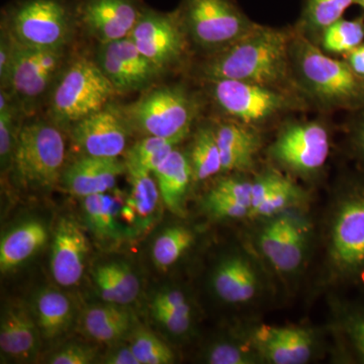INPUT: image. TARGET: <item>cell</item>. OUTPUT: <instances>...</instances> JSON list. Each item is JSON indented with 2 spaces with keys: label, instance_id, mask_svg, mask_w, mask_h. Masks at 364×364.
Wrapping results in <instances>:
<instances>
[{
  "label": "cell",
  "instance_id": "6da1fadb",
  "mask_svg": "<svg viewBox=\"0 0 364 364\" xmlns=\"http://www.w3.org/2000/svg\"><path fill=\"white\" fill-rule=\"evenodd\" d=\"M289 37L277 28L256 25L250 32L210 53L200 73L207 81L239 80L274 86L287 77Z\"/></svg>",
  "mask_w": 364,
  "mask_h": 364
},
{
  "label": "cell",
  "instance_id": "7a4b0ae2",
  "mask_svg": "<svg viewBox=\"0 0 364 364\" xmlns=\"http://www.w3.org/2000/svg\"><path fill=\"white\" fill-rule=\"evenodd\" d=\"M327 257L332 277L364 286V186L353 184L335 202L328 230Z\"/></svg>",
  "mask_w": 364,
  "mask_h": 364
},
{
  "label": "cell",
  "instance_id": "3957f363",
  "mask_svg": "<svg viewBox=\"0 0 364 364\" xmlns=\"http://www.w3.org/2000/svg\"><path fill=\"white\" fill-rule=\"evenodd\" d=\"M116 93L95 60H74L64 67L50 91L52 121L60 126H73L107 107Z\"/></svg>",
  "mask_w": 364,
  "mask_h": 364
},
{
  "label": "cell",
  "instance_id": "277c9868",
  "mask_svg": "<svg viewBox=\"0 0 364 364\" xmlns=\"http://www.w3.org/2000/svg\"><path fill=\"white\" fill-rule=\"evenodd\" d=\"M65 158V139L58 126L35 121L21 127L11 166L20 186L47 191L61 182Z\"/></svg>",
  "mask_w": 364,
  "mask_h": 364
},
{
  "label": "cell",
  "instance_id": "5b68a950",
  "mask_svg": "<svg viewBox=\"0 0 364 364\" xmlns=\"http://www.w3.org/2000/svg\"><path fill=\"white\" fill-rule=\"evenodd\" d=\"M132 130L181 143L198 114L195 98L181 86H160L143 93L123 109Z\"/></svg>",
  "mask_w": 364,
  "mask_h": 364
},
{
  "label": "cell",
  "instance_id": "8992f818",
  "mask_svg": "<svg viewBox=\"0 0 364 364\" xmlns=\"http://www.w3.org/2000/svg\"><path fill=\"white\" fill-rule=\"evenodd\" d=\"M76 25L74 7L64 0H21L9 9L2 28L25 47L62 50Z\"/></svg>",
  "mask_w": 364,
  "mask_h": 364
},
{
  "label": "cell",
  "instance_id": "52a82bcc",
  "mask_svg": "<svg viewBox=\"0 0 364 364\" xmlns=\"http://www.w3.org/2000/svg\"><path fill=\"white\" fill-rule=\"evenodd\" d=\"M177 13L188 38L212 53L236 42L257 25L234 0H182Z\"/></svg>",
  "mask_w": 364,
  "mask_h": 364
},
{
  "label": "cell",
  "instance_id": "ba28073f",
  "mask_svg": "<svg viewBox=\"0 0 364 364\" xmlns=\"http://www.w3.org/2000/svg\"><path fill=\"white\" fill-rule=\"evenodd\" d=\"M296 65L306 87L328 105L351 104L364 95V80L345 60L333 59L310 41L296 42Z\"/></svg>",
  "mask_w": 364,
  "mask_h": 364
},
{
  "label": "cell",
  "instance_id": "9c48e42d",
  "mask_svg": "<svg viewBox=\"0 0 364 364\" xmlns=\"http://www.w3.org/2000/svg\"><path fill=\"white\" fill-rule=\"evenodd\" d=\"M65 66V49H36L14 41V61L7 90L13 93L23 112L31 111L46 93L51 91Z\"/></svg>",
  "mask_w": 364,
  "mask_h": 364
},
{
  "label": "cell",
  "instance_id": "30bf717a",
  "mask_svg": "<svg viewBox=\"0 0 364 364\" xmlns=\"http://www.w3.org/2000/svg\"><path fill=\"white\" fill-rule=\"evenodd\" d=\"M210 97L231 119L253 126L277 116L289 107V98L273 86L239 80H212Z\"/></svg>",
  "mask_w": 364,
  "mask_h": 364
},
{
  "label": "cell",
  "instance_id": "8fae6325",
  "mask_svg": "<svg viewBox=\"0 0 364 364\" xmlns=\"http://www.w3.org/2000/svg\"><path fill=\"white\" fill-rule=\"evenodd\" d=\"M310 239L308 222L299 215L284 212L269 218V221L261 228L257 246L277 272L291 275L303 267Z\"/></svg>",
  "mask_w": 364,
  "mask_h": 364
},
{
  "label": "cell",
  "instance_id": "7c38bea8",
  "mask_svg": "<svg viewBox=\"0 0 364 364\" xmlns=\"http://www.w3.org/2000/svg\"><path fill=\"white\" fill-rule=\"evenodd\" d=\"M129 38L163 72L182 58L188 35L177 11L166 14L144 7Z\"/></svg>",
  "mask_w": 364,
  "mask_h": 364
},
{
  "label": "cell",
  "instance_id": "4fadbf2b",
  "mask_svg": "<svg viewBox=\"0 0 364 364\" xmlns=\"http://www.w3.org/2000/svg\"><path fill=\"white\" fill-rule=\"evenodd\" d=\"M280 164L299 173H314L324 166L330 153L329 134L323 124L308 122L289 124L270 148Z\"/></svg>",
  "mask_w": 364,
  "mask_h": 364
},
{
  "label": "cell",
  "instance_id": "5bb4252c",
  "mask_svg": "<svg viewBox=\"0 0 364 364\" xmlns=\"http://www.w3.org/2000/svg\"><path fill=\"white\" fill-rule=\"evenodd\" d=\"M95 61L117 92L149 90L162 73L129 37L100 44Z\"/></svg>",
  "mask_w": 364,
  "mask_h": 364
},
{
  "label": "cell",
  "instance_id": "9a60e30c",
  "mask_svg": "<svg viewBox=\"0 0 364 364\" xmlns=\"http://www.w3.org/2000/svg\"><path fill=\"white\" fill-rule=\"evenodd\" d=\"M131 131L122 109L107 105L71 126V136L86 156L119 158L127 151Z\"/></svg>",
  "mask_w": 364,
  "mask_h": 364
},
{
  "label": "cell",
  "instance_id": "2e32d148",
  "mask_svg": "<svg viewBox=\"0 0 364 364\" xmlns=\"http://www.w3.org/2000/svg\"><path fill=\"white\" fill-rule=\"evenodd\" d=\"M144 7L139 0H78L76 23L98 44L131 35Z\"/></svg>",
  "mask_w": 364,
  "mask_h": 364
},
{
  "label": "cell",
  "instance_id": "e0dca14e",
  "mask_svg": "<svg viewBox=\"0 0 364 364\" xmlns=\"http://www.w3.org/2000/svg\"><path fill=\"white\" fill-rule=\"evenodd\" d=\"M250 346L273 364H304L315 352L314 334L305 328L262 325L251 334Z\"/></svg>",
  "mask_w": 364,
  "mask_h": 364
},
{
  "label": "cell",
  "instance_id": "ac0fdd59",
  "mask_svg": "<svg viewBox=\"0 0 364 364\" xmlns=\"http://www.w3.org/2000/svg\"><path fill=\"white\" fill-rule=\"evenodd\" d=\"M90 254V242L77 223L61 218L55 229L50 268L61 287H73L82 279Z\"/></svg>",
  "mask_w": 364,
  "mask_h": 364
},
{
  "label": "cell",
  "instance_id": "d6986e66",
  "mask_svg": "<svg viewBox=\"0 0 364 364\" xmlns=\"http://www.w3.org/2000/svg\"><path fill=\"white\" fill-rule=\"evenodd\" d=\"M124 172L126 164L119 158L83 155L64 169L61 182L69 193L82 198L109 193Z\"/></svg>",
  "mask_w": 364,
  "mask_h": 364
},
{
  "label": "cell",
  "instance_id": "ffe728a7",
  "mask_svg": "<svg viewBox=\"0 0 364 364\" xmlns=\"http://www.w3.org/2000/svg\"><path fill=\"white\" fill-rule=\"evenodd\" d=\"M39 326L32 310L21 301L7 304L0 321V349L9 358L28 361L41 346Z\"/></svg>",
  "mask_w": 364,
  "mask_h": 364
},
{
  "label": "cell",
  "instance_id": "44dd1931",
  "mask_svg": "<svg viewBox=\"0 0 364 364\" xmlns=\"http://www.w3.org/2000/svg\"><path fill=\"white\" fill-rule=\"evenodd\" d=\"M212 286L218 298L230 305H244L258 296L261 282L253 263L245 256L232 255L215 267Z\"/></svg>",
  "mask_w": 364,
  "mask_h": 364
},
{
  "label": "cell",
  "instance_id": "7402d4cb",
  "mask_svg": "<svg viewBox=\"0 0 364 364\" xmlns=\"http://www.w3.org/2000/svg\"><path fill=\"white\" fill-rule=\"evenodd\" d=\"M213 128L221 154L223 172L250 169L260 149L259 136L251 126L231 119L220 122Z\"/></svg>",
  "mask_w": 364,
  "mask_h": 364
},
{
  "label": "cell",
  "instance_id": "603a6c76",
  "mask_svg": "<svg viewBox=\"0 0 364 364\" xmlns=\"http://www.w3.org/2000/svg\"><path fill=\"white\" fill-rule=\"evenodd\" d=\"M165 207L174 215L186 214L184 200L193 176L188 156L183 152L172 151L169 157L153 172Z\"/></svg>",
  "mask_w": 364,
  "mask_h": 364
},
{
  "label": "cell",
  "instance_id": "cb8c5ba5",
  "mask_svg": "<svg viewBox=\"0 0 364 364\" xmlns=\"http://www.w3.org/2000/svg\"><path fill=\"white\" fill-rule=\"evenodd\" d=\"M47 239V228L37 220H28L14 227L0 242L1 272H9L21 267L42 249Z\"/></svg>",
  "mask_w": 364,
  "mask_h": 364
},
{
  "label": "cell",
  "instance_id": "d4e9b609",
  "mask_svg": "<svg viewBox=\"0 0 364 364\" xmlns=\"http://www.w3.org/2000/svg\"><path fill=\"white\" fill-rule=\"evenodd\" d=\"M81 325L91 339L116 344L134 328V316L126 306L105 303L92 306L83 313Z\"/></svg>",
  "mask_w": 364,
  "mask_h": 364
},
{
  "label": "cell",
  "instance_id": "484cf974",
  "mask_svg": "<svg viewBox=\"0 0 364 364\" xmlns=\"http://www.w3.org/2000/svg\"><path fill=\"white\" fill-rule=\"evenodd\" d=\"M127 173L131 189L122 208V219L124 223L142 230L149 226L156 215L161 196L156 179L151 173L136 170H128Z\"/></svg>",
  "mask_w": 364,
  "mask_h": 364
},
{
  "label": "cell",
  "instance_id": "4316f807",
  "mask_svg": "<svg viewBox=\"0 0 364 364\" xmlns=\"http://www.w3.org/2000/svg\"><path fill=\"white\" fill-rule=\"evenodd\" d=\"M32 311L42 337L47 340L58 338L73 322V304L65 294L56 289L38 291L33 296Z\"/></svg>",
  "mask_w": 364,
  "mask_h": 364
},
{
  "label": "cell",
  "instance_id": "83f0119b",
  "mask_svg": "<svg viewBox=\"0 0 364 364\" xmlns=\"http://www.w3.org/2000/svg\"><path fill=\"white\" fill-rule=\"evenodd\" d=\"M98 294L105 303L128 306L140 293V282L133 268L124 262L98 265L92 273Z\"/></svg>",
  "mask_w": 364,
  "mask_h": 364
},
{
  "label": "cell",
  "instance_id": "f1b7e54d",
  "mask_svg": "<svg viewBox=\"0 0 364 364\" xmlns=\"http://www.w3.org/2000/svg\"><path fill=\"white\" fill-rule=\"evenodd\" d=\"M86 225L102 241L117 240L126 231L122 219L123 203L109 193L85 196L81 200Z\"/></svg>",
  "mask_w": 364,
  "mask_h": 364
},
{
  "label": "cell",
  "instance_id": "f546056e",
  "mask_svg": "<svg viewBox=\"0 0 364 364\" xmlns=\"http://www.w3.org/2000/svg\"><path fill=\"white\" fill-rule=\"evenodd\" d=\"M188 158L196 181H208L223 172L221 154L213 126L202 127L196 131Z\"/></svg>",
  "mask_w": 364,
  "mask_h": 364
},
{
  "label": "cell",
  "instance_id": "4dcf8cb0",
  "mask_svg": "<svg viewBox=\"0 0 364 364\" xmlns=\"http://www.w3.org/2000/svg\"><path fill=\"white\" fill-rule=\"evenodd\" d=\"M177 144L176 141L160 136H144L126 151L124 162L127 171L136 170L153 174L176 149Z\"/></svg>",
  "mask_w": 364,
  "mask_h": 364
},
{
  "label": "cell",
  "instance_id": "1f68e13d",
  "mask_svg": "<svg viewBox=\"0 0 364 364\" xmlns=\"http://www.w3.org/2000/svg\"><path fill=\"white\" fill-rule=\"evenodd\" d=\"M21 105L9 90L1 88L0 92V160L1 166L6 167L13 161L14 149L18 142L21 127Z\"/></svg>",
  "mask_w": 364,
  "mask_h": 364
},
{
  "label": "cell",
  "instance_id": "d6a6232c",
  "mask_svg": "<svg viewBox=\"0 0 364 364\" xmlns=\"http://www.w3.org/2000/svg\"><path fill=\"white\" fill-rule=\"evenodd\" d=\"M195 241L193 231L184 226L167 228L155 239L152 259L157 268L168 269L181 259Z\"/></svg>",
  "mask_w": 364,
  "mask_h": 364
},
{
  "label": "cell",
  "instance_id": "836d02e7",
  "mask_svg": "<svg viewBox=\"0 0 364 364\" xmlns=\"http://www.w3.org/2000/svg\"><path fill=\"white\" fill-rule=\"evenodd\" d=\"M321 43L325 52L345 55L363 43L364 20H341L332 23L321 33Z\"/></svg>",
  "mask_w": 364,
  "mask_h": 364
},
{
  "label": "cell",
  "instance_id": "e575fe53",
  "mask_svg": "<svg viewBox=\"0 0 364 364\" xmlns=\"http://www.w3.org/2000/svg\"><path fill=\"white\" fill-rule=\"evenodd\" d=\"M356 0H306L301 23L311 33H322L325 28L343 18L347 9Z\"/></svg>",
  "mask_w": 364,
  "mask_h": 364
},
{
  "label": "cell",
  "instance_id": "d590c367",
  "mask_svg": "<svg viewBox=\"0 0 364 364\" xmlns=\"http://www.w3.org/2000/svg\"><path fill=\"white\" fill-rule=\"evenodd\" d=\"M129 345L140 364H170L176 361L168 345L149 330L142 328L132 331Z\"/></svg>",
  "mask_w": 364,
  "mask_h": 364
},
{
  "label": "cell",
  "instance_id": "8d00e7d4",
  "mask_svg": "<svg viewBox=\"0 0 364 364\" xmlns=\"http://www.w3.org/2000/svg\"><path fill=\"white\" fill-rule=\"evenodd\" d=\"M303 200L301 189L287 177H280L277 186L268 193L259 207L251 213L250 217L272 218L287 212L289 208L299 205Z\"/></svg>",
  "mask_w": 364,
  "mask_h": 364
},
{
  "label": "cell",
  "instance_id": "74e56055",
  "mask_svg": "<svg viewBox=\"0 0 364 364\" xmlns=\"http://www.w3.org/2000/svg\"><path fill=\"white\" fill-rule=\"evenodd\" d=\"M341 330L352 353L364 363V306L346 311L342 317Z\"/></svg>",
  "mask_w": 364,
  "mask_h": 364
},
{
  "label": "cell",
  "instance_id": "f35d334b",
  "mask_svg": "<svg viewBox=\"0 0 364 364\" xmlns=\"http://www.w3.org/2000/svg\"><path fill=\"white\" fill-rule=\"evenodd\" d=\"M205 207L218 219H243L250 217L251 208L230 196L210 191L205 198Z\"/></svg>",
  "mask_w": 364,
  "mask_h": 364
},
{
  "label": "cell",
  "instance_id": "ab89813d",
  "mask_svg": "<svg viewBox=\"0 0 364 364\" xmlns=\"http://www.w3.org/2000/svg\"><path fill=\"white\" fill-rule=\"evenodd\" d=\"M254 349L231 342H220L208 349L205 361L210 364H251L256 363Z\"/></svg>",
  "mask_w": 364,
  "mask_h": 364
},
{
  "label": "cell",
  "instance_id": "60d3db41",
  "mask_svg": "<svg viewBox=\"0 0 364 364\" xmlns=\"http://www.w3.org/2000/svg\"><path fill=\"white\" fill-rule=\"evenodd\" d=\"M151 312L156 322L171 334L179 336V335L186 334L191 329V321H193L191 308L176 310V309L151 306Z\"/></svg>",
  "mask_w": 364,
  "mask_h": 364
},
{
  "label": "cell",
  "instance_id": "b9f144b4",
  "mask_svg": "<svg viewBox=\"0 0 364 364\" xmlns=\"http://www.w3.org/2000/svg\"><path fill=\"white\" fill-rule=\"evenodd\" d=\"M97 355V347L74 342V343H69L62 347L49 358L48 363L52 364H90L95 363Z\"/></svg>",
  "mask_w": 364,
  "mask_h": 364
},
{
  "label": "cell",
  "instance_id": "7bdbcfd3",
  "mask_svg": "<svg viewBox=\"0 0 364 364\" xmlns=\"http://www.w3.org/2000/svg\"><path fill=\"white\" fill-rule=\"evenodd\" d=\"M210 191L233 198L251 208L252 181L241 177H226L217 182Z\"/></svg>",
  "mask_w": 364,
  "mask_h": 364
},
{
  "label": "cell",
  "instance_id": "ee69618b",
  "mask_svg": "<svg viewBox=\"0 0 364 364\" xmlns=\"http://www.w3.org/2000/svg\"><path fill=\"white\" fill-rule=\"evenodd\" d=\"M14 56V41L4 28L0 36V83L1 88L9 87V74Z\"/></svg>",
  "mask_w": 364,
  "mask_h": 364
},
{
  "label": "cell",
  "instance_id": "f6af8a7d",
  "mask_svg": "<svg viewBox=\"0 0 364 364\" xmlns=\"http://www.w3.org/2000/svg\"><path fill=\"white\" fill-rule=\"evenodd\" d=\"M151 306L165 309H186L191 308L188 299L178 289H163L155 294Z\"/></svg>",
  "mask_w": 364,
  "mask_h": 364
},
{
  "label": "cell",
  "instance_id": "bcb514c9",
  "mask_svg": "<svg viewBox=\"0 0 364 364\" xmlns=\"http://www.w3.org/2000/svg\"><path fill=\"white\" fill-rule=\"evenodd\" d=\"M102 363L105 364H140L129 344L127 346H121V345L114 346L112 350L105 354Z\"/></svg>",
  "mask_w": 364,
  "mask_h": 364
},
{
  "label": "cell",
  "instance_id": "7dc6e473",
  "mask_svg": "<svg viewBox=\"0 0 364 364\" xmlns=\"http://www.w3.org/2000/svg\"><path fill=\"white\" fill-rule=\"evenodd\" d=\"M344 57L345 61L352 71L364 80V42L358 46L355 49L345 54Z\"/></svg>",
  "mask_w": 364,
  "mask_h": 364
},
{
  "label": "cell",
  "instance_id": "c3c4849f",
  "mask_svg": "<svg viewBox=\"0 0 364 364\" xmlns=\"http://www.w3.org/2000/svg\"><path fill=\"white\" fill-rule=\"evenodd\" d=\"M356 143H358L359 150L364 155V119L360 127H359L358 135H356Z\"/></svg>",
  "mask_w": 364,
  "mask_h": 364
},
{
  "label": "cell",
  "instance_id": "681fc988",
  "mask_svg": "<svg viewBox=\"0 0 364 364\" xmlns=\"http://www.w3.org/2000/svg\"><path fill=\"white\" fill-rule=\"evenodd\" d=\"M355 4H358V6H360L364 9V0H356Z\"/></svg>",
  "mask_w": 364,
  "mask_h": 364
}]
</instances>
